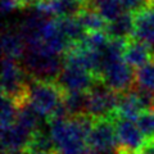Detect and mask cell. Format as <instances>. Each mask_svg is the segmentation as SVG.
Here are the masks:
<instances>
[{
	"label": "cell",
	"mask_w": 154,
	"mask_h": 154,
	"mask_svg": "<svg viewBox=\"0 0 154 154\" xmlns=\"http://www.w3.org/2000/svg\"><path fill=\"white\" fill-rule=\"evenodd\" d=\"M21 64L33 80L55 81L63 68L64 62L62 55L51 54L37 46H27Z\"/></svg>",
	"instance_id": "6da1fadb"
},
{
	"label": "cell",
	"mask_w": 154,
	"mask_h": 154,
	"mask_svg": "<svg viewBox=\"0 0 154 154\" xmlns=\"http://www.w3.org/2000/svg\"><path fill=\"white\" fill-rule=\"evenodd\" d=\"M64 93L55 81L30 80L28 85V103L49 122L63 105Z\"/></svg>",
	"instance_id": "7a4b0ae2"
},
{
	"label": "cell",
	"mask_w": 154,
	"mask_h": 154,
	"mask_svg": "<svg viewBox=\"0 0 154 154\" xmlns=\"http://www.w3.org/2000/svg\"><path fill=\"white\" fill-rule=\"evenodd\" d=\"M17 60L8 57L3 58L2 93L14 100L19 107L28 102V85L31 77Z\"/></svg>",
	"instance_id": "3957f363"
},
{
	"label": "cell",
	"mask_w": 154,
	"mask_h": 154,
	"mask_svg": "<svg viewBox=\"0 0 154 154\" xmlns=\"http://www.w3.org/2000/svg\"><path fill=\"white\" fill-rule=\"evenodd\" d=\"M121 94L108 88L102 80H99L88 91L86 114L93 119L114 118L117 117V107Z\"/></svg>",
	"instance_id": "277c9868"
},
{
	"label": "cell",
	"mask_w": 154,
	"mask_h": 154,
	"mask_svg": "<svg viewBox=\"0 0 154 154\" xmlns=\"http://www.w3.org/2000/svg\"><path fill=\"white\" fill-rule=\"evenodd\" d=\"M100 80L117 93H127L136 85L134 68L123 58L107 60L103 63Z\"/></svg>",
	"instance_id": "5b68a950"
},
{
	"label": "cell",
	"mask_w": 154,
	"mask_h": 154,
	"mask_svg": "<svg viewBox=\"0 0 154 154\" xmlns=\"http://www.w3.org/2000/svg\"><path fill=\"white\" fill-rule=\"evenodd\" d=\"M116 118H99L94 119L93 126L86 139V144L94 154H100L117 149L118 139L116 132Z\"/></svg>",
	"instance_id": "8992f818"
},
{
	"label": "cell",
	"mask_w": 154,
	"mask_h": 154,
	"mask_svg": "<svg viewBox=\"0 0 154 154\" xmlns=\"http://www.w3.org/2000/svg\"><path fill=\"white\" fill-rule=\"evenodd\" d=\"M98 81V77L88 69L64 64L55 82L63 90V93H73V91L88 93Z\"/></svg>",
	"instance_id": "52a82bcc"
},
{
	"label": "cell",
	"mask_w": 154,
	"mask_h": 154,
	"mask_svg": "<svg viewBox=\"0 0 154 154\" xmlns=\"http://www.w3.org/2000/svg\"><path fill=\"white\" fill-rule=\"evenodd\" d=\"M118 145L126 152H139L145 145L148 139L144 136L137 123L126 118L117 117L114 121Z\"/></svg>",
	"instance_id": "ba28073f"
},
{
	"label": "cell",
	"mask_w": 154,
	"mask_h": 154,
	"mask_svg": "<svg viewBox=\"0 0 154 154\" xmlns=\"http://www.w3.org/2000/svg\"><path fill=\"white\" fill-rule=\"evenodd\" d=\"M33 132L19 123L2 128V146L4 152H26L31 144Z\"/></svg>",
	"instance_id": "9c48e42d"
},
{
	"label": "cell",
	"mask_w": 154,
	"mask_h": 154,
	"mask_svg": "<svg viewBox=\"0 0 154 154\" xmlns=\"http://www.w3.org/2000/svg\"><path fill=\"white\" fill-rule=\"evenodd\" d=\"M134 37L154 46V2H146L139 11L134 12Z\"/></svg>",
	"instance_id": "30bf717a"
},
{
	"label": "cell",
	"mask_w": 154,
	"mask_h": 154,
	"mask_svg": "<svg viewBox=\"0 0 154 154\" xmlns=\"http://www.w3.org/2000/svg\"><path fill=\"white\" fill-rule=\"evenodd\" d=\"M123 59L132 67L137 69L140 67L150 63L154 60L153 46L146 44L136 37H131L126 41L123 50Z\"/></svg>",
	"instance_id": "8fae6325"
},
{
	"label": "cell",
	"mask_w": 154,
	"mask_h": 154,
	"mask_svg": "<svg viewBox=\"0 0 154 154\" xmlns=\"http://www.w3.org/2000/svg\"><path fill=\"white\" fill-rule=\"evenodd\" d=\"M145 108L140 100L136 89H131L127 93H122L119 96V103L117 107V117L119 118H126L131 119V121H136Z\"/></svg>",
	"instance_id": "7c38bea8"
},
{
	"label": "cell",
	"mask_w": 154,
	"mask_h": 154,
	"mask_svg": "<svg viewBox=\"0 0 154 154\" xmlns=\"http://www.w3.org/2000/svg\"><path fill=\"white\" fill-rule=\"evenodd\" d=\"M26 48L27 44L18 30H14L11 27L4 28L2 36V49L4 57L13 58V59H22Z\"/></svg>",
	"instance_id": "4fadbf2b"
},
{
	"label": "cell",
	"mask_w": 154,
	"mask_h": 154,
	"mask_svg": "<svg viewBox=\"0 0 154 154\" xmlns=\"http://www.w3.org/2000/svg\"><path fill=\"white\" fill-rule=\"evenodd\" d=\"M110 38H118V40H128L134 37L135 32V22H134V14L132 12H125L114 21L108 22L107 30Z\"/></svg>",
	"instance_id": "5bb4252c"
},
{
	"label": "cell",
	"mask_w": 154,
	"mask_h": 154,
	"mask_svg": "<svg viewBox=\"0 0 154 154\" xmlns=\"http://www.w3.org/2000/svg\"><path fill=\"white\" fill-rule=\"evenodd\" d=\"M81 26L85 28L86 32H96V31H105L108 26V22L103 18L96 9L93 7V4L89 3L86 5H82L80 12L75 16Z\"/></svg>",
	"instance_id": "9a60e30c"
},
{
	"label": "cell",
	"mask_w": 154,
	"mask_h": 154,
	"mask_svg": "<svg viewBox=\"0 0 154 154\" xmlns=\"http://www.w3.org/2000/svg\"><path fill=\"white\" fill-rule=\"evenodd\" d=\"M57 22H58V26H59L60 31L68 38V41L71 44H79V42L84 40L86 33H88L75 16L57 17Z\"/></svg>",
	"instance_id": "2e32d148"
},
{
	"label": "cell",
	"mask_w": 154,
	"mask_h": 154,
	"mask_svg": "<svg viewBox=\"0 0 154 154\" xmlns=\"http://www.w3.org/2000/svg\"><path fill=\"white\" fill-rule=\"evenodd\" d=\"M42 119L46 121V118L42 117L28 102L18 107V114H17L16 122L19 123L21 126H23L25 128L30 130L31 132H36L37 130H41Z\"/></svg>",
	"instance_id": "e0dca14e"
},
{
	"label": "cell",
	"mask_w": 154,
	"mask_h": 154,
	"mask_svg": "<svg viewBox=\"0 0 154 154\" xmlns=\"http://www.w3.org/2000/svg\"><path fill=\"white\" fill-rule=\"evenodd\" d=\"M63 102L69 117H79V116L86 114L88 93H81V91L64 93Z\"/></svg>",
	"instance_id": "ac0fdd59"
},
{
	"label": "cell",
	"mask_w": 154,
	"mask_h": 154,
	"mask_svg": "<svg viewBox=\"0 0 154 154\" xmlns=\"http://www.w3.org/2000/svg\"><path fill=\"white\" fill-rule=\"evenodd\" d=\"M93 7L103 16L107 22H112L118 18L122 13H125L123 5L119 0H91Z\"/></svg>",
	"instance_id": "d6986e66"
},
{
	"label": "cell",
	"mask_w": 154,
	"mask_h": 154,
	"mask_svg": "<svg viewBox=\"0 0 154 154\" xmlns=\"http://www.w3.org/2000/svg\"><path fill=\"white\" fill-rule=\"evenodd\" d=\"M27 150L55 154L57 148H55V144L53 141L51 136H50V134H45L44 131H41V130H37V131L33 132V135H32L31 144Z\"/></svg>",
	"instance_id": "ffe728a7"
},
{
	"label": "cell",
	"mask_w": 154,
	"mask_h": 154,
	"mask_svg": "<svg viewBox=\"0 0 154 154\" xmlns=\"http://www.w3.org/2000/svg\"><path fill=\"white\" fill-rule=\"evenodd\" d=\"M136 85L154 93V60L135 71Z\"/></svg>",
	"instance_id": "44dd1931"
},
{
	"label": "cell",
	"mask_w": 154,
	"mask_h": 154,
	"mask_svg": "<svg viewBox=\"0 0 154 154\" xmlns=\"http://www.w3.org/2000/svg\"><path fill=\"white\" fill-rule=\"evenodd\" d=\"M18 114V105L11 98L3 95L2 98V128L16 123Z\"/></svg>",
	"instance_id": "7402d4cb"
},
{
	"label": "cell",
	"mask_w": 154,
	"mask_h": 154,
	"mask_svg": "<svg viewBox=\"0 0 154 154\" xmlns=\"http://www.w3.org/2000/svg\"><path fill=\"white\" fill-rule=\"evenodd\" d=\"M139 128L146 139H154V109H146L136 119Z\"/></svg>",
	"instance_id": "603a6c76"
},
{
	"label": "cell",
	"mask_w": 154,
	"mask_h": 154,
	"mask_svg": "<svg viewBox=\"0 0 154 154\" xmlns=\"http://www.w3.org/2000/svg\"><path fill=\"white\" fill-rule=\"evenodd\" d=\"M121 2V4L123 5L125 11L127 12H136L139 11L143 5H145L146 0H119Z\"/></svg>",
	"instance_id": "cb8c5ba5"
},
{
	"label": "cell",
	"mask_w": 154,
	"mask_h": 154,
	"mask_svg": "<svg viewBox=\"0 0 154 154\" xmlns=\"http://www.w3.org/2000/svg\"><path fill=\"white\" fill-rule=\"evenodd\" d=\"M25 154H50V153H42V152H35V150H26Z\"/></svg>",
	"instance_id": "d4e9b609"
},
{
	"label": "cell",
	"mask_w": 154,
	"mask_h": 154,
	"mask_svg": "<svg viewBox=\"0 0 154 154\" xmlns=\"http://www.w3.org/2000/svg\"><path fill=\"white\" fill-rule=\"evenodd\" d=\"M3 154H25V152H4Z\"/></svg>",
	"instance_id": "484cf974"
},
{
	"label": "cell",
	"mask_w": 154,
	"mask_h": 154,
	"mask_svg": "<svg viewBox=\"0 0 154 154\" xmlns=\"http://www.w3.org/2000/svg\"><path fill=\"white\" fill-rule=\"evenodd\" d=\"M35 2H36V0H30V7H32L33 4H35Z\"/></svg>",
	"instance_id": "4316f807"
},
{
	"label": "cell",
	"mask_w": 154,
	"mask_h": 154,
	"mask_svg": "<svg viewBox=\"0 0 154 154\" xmlns=\"http://www.w3.org/2000/svg\"><path fill=\"white\" fill-rule=\"evenodd\" d=\"M146 2H154V0H146Z\"/></svg>",
	"instance_id": "83f0119b"
}]
</instances>
